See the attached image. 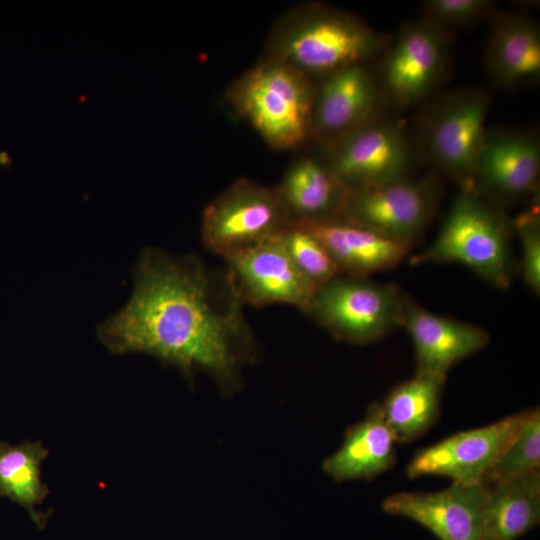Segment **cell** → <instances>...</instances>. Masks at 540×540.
Returning a JSON list of instances; mask_svg holds the SVG:
<instances>
[{
	"mask_svg": "<svg viewBox=\"0 0 540 540\" xmlns=\"http://www.w3.org/2000/svg\"><path fill=\"white\" fill-rule=\"evenodd\" d=\"M281 239L295 266L317 288L342 274L326 247L307 229L290 224Z\"/></svg>",
	"mask_w": 540,
	"mask_h": 540,
	"instance_id": "25",
	"label": "cell"
},
{
	"mask_svg": "<svg viewBox=\"0 0 540 540\" xmlns=\"http://www.w3.org/2000/svg\"><path fill=\"white\" fill-rule=\"evenodd\" d=\"M450 48L449 30L428 18L403 25L382 58L383 98L399 109L426 99L445 75Z\"/></svg>",
	"mask_w": 540,
	"mask_h": 540,
	"instance_id": "8",
	"label": "cell"
},
{
	"mask_svg": "<svg viewBox=\"0 0 540 540\" xmlns=\"http://www.w3.org/2000/svg\"><path fill=\"white\" fill-rule=\"evenodd\" d=\"M525 412L496 423L454 434L415 454L407 475L445 476L453 483L480 484L499 455L513 439Z\"/></svg>",
	"mask_w": 540,
	"mask_h": 540,
	"instance_id": "13",
	"label": "cell"
},
{
	"mask_svg": "<svg viewBox=\"0 0 540 540\" xmlns=\"http://www.w3.org/2000/svg\"><path fill=\"white\" fill-rule=\"evenodd\" d=\"M490 100L482 88L461 87L438 97L421 115L419 130L426 156L459 185L475 179Z\"/></svg>",
	"mask_w": 540,
	"mask_h": 540,
	"instance_id": "6",
	"label": "cell"
},
{
	"mask_svg": "<svg viewBox=\"0 0 540 540\" xmlns=\"http://www.w3.org/2000/svg\"><path fill=\"white\" fill-rule=\"evenodd\" d=\"M540 142L534 131L487 130L475 182L499 204L538 191Z\"/></svg>",
	"mask_w": 540,
	"mask_h": 540,
	"instance_id": "14",
	"label": "cell"
},
{
	"mask_svg": "<svg viewBox=\"0 0 540 540\" xmlns=\"http://www.w3.org/2000/svg\"><path fill=\"white\" fill-rule=\"evenodd\" d=\"M315 88L295 68L262 59L229 84L225 99L270 148L288 151L309 141Z\"/></svg>",
	"mask_w": 540,
	"mask_h": 540,
	"instance_id": "4",
	"label": "cell"
},
{
	"mask_svg": "<svg viewBox=\"0 0 540 540\" xmlns=\"http://www.w3.org/2000/svg\"><path fill=\"white\" fill-rule=\"evenodd\" d=\"M47 456L41 441L26 440L17 445L0 441V496L23 507L40 529L46 516L36 506L48 495L41 481V463Z\"/></svg>",
	"mask_w": 540,
	"mask_h": 540,
	"instance_id": "23",
	"label": "cell"
},
{
	"mask_svg": "<svg viewBox=\"0 0 540 540\" xmlns=\"http://www.w3.org/2000/svg\"><path fill=\"white\" fill-rule=\"evenodd\" d=\"M133 277L127 304L97 327L106 348L146 353L186 375L203 370L222 388L237 387L242 366L255 360L258 349L228 269L149 247Z\"/></svg>",
	"mask_w": 540,
	"mask_h": 540,
	"instance_id": "1",
	"label": "cell"
},
{
	"mask_svg": "<svg viewBox=\"0 0 540 540\" xmlns=\"http://www.w3.org/2000/svg\"><path fill=\"white\" fill-rule=\"evenodd\" d=\"M484 53L491 81L502 89L536 83L540 78V27L521 12H496L490 19Z\"/></svg>",
	"mask_w": 540,
	"mask_h": 540,
	"instance_id": "17",
	"label": "cell"
},
{
	"mask_svg": "<svg viewBox=\"0 0 540 540\" xmlns=\"http://www.w3.org/2000/svg\"><path fill=\"white\" fill-rule=\"evenodd\" d=\"M395 441L382 405L375 402L365 418L347 430L344 442L323 461L322 469L339 482L374 478L394 464Z\"/></svg>",
	"mask_w": 540,
	"mask_h": 540,
	"instance_id": "20",
	"label": "cell"
},
{
	"mask_svg": "<svg viewBox=\"0 0 540 540\" xmlns=\"http://www.w3.org/2000/svg\"><path fill=\"white\" fill-rule=\"evenodd\" d=\"M325 152L327 164L349 190L408 177L413 158L403 121L381 116L344 136Z\"/></svg>",
	"mask_w": 540,
	"mask_h": 540,
	"instance_id": "10",
	"label": "cell"
},
{
	"mask_svg": "<svg viewBox=\"0 0 540 540\" xmlns=\"http://www.w3.org/2000/svg\"><path fill=\"white\" fill-rule=\"evenodd\" d=\"M275 190L292 225L341 218L350 193L326 160L312 155L296 158Z\"/></svg>",
	"mask_w": 540,
	"mask_h": 540,
	"instance_id": "18",
	"label": "cell"
},
{
	"mask_svg": "<svg viewBox=\"0 0 540 540\" xmlns=\"http://www.w3.org/2000/svg\"><path fill=\"white\" fill-rule=\"evenodd\" d=\"M403 327L414 346L416 373L446 376L454 364L489 342L483 328L432 313L408 295Z\"/></svg>",
	"mask_w": 540,
	"mask_h": 540,
	"instance_id": "16",
	"label": "cell"
},
{
	"mask_svg": "<svg viewBox=\"0 0 540 540\" xmlns=\"http://www.w3.org/2000/svg\"><path fill=\"white\" fill-rule=\"evenodd\" d=\"M384 100L365 64H354L316 81L310 138L324 149L380 116Z\"/></svg>",
	"mask_w": 540,
	"mask_h": 540,
	"instance_id": "11",
	"label": "cell"
},
{
	"mask_svg": "<svg viewBox=\"0 0 540 540\" xmlns=\"http://www.w3.org/2000/svg\"><path fill=\"white\" fill-rule=\"evenodd\" d=\"M387 43L385 35L350 12L304 2L276 20L263 59L287 64L317 81L347 66L365 64Z\"/></svg>",
	"mask_w": 540,
	"mask_h": 540,
	"instance_id": "2",
	"label": "cell"
},
{
	"mask_svg": "<svg viewBox=\"0 0 540 540\" xmlns=\"http://www.w3.org/2000/svg\"><path fill=\"white\" fill-rule=\"evenodd\" d=\"M275 187L242 177L204 208L201 239L223 259L269 239L289 226Z\"/></svg>",
	"mask_w": 540,
	"mask_h": 540,
	"instance_id": "7",
	"label": "cell"
},
{
	"mask_svg": "<svg viewBox=\"0 0 540 540\" xmlns=\"http://www.w3.org/2000/svg\"><path fill=\"white\" fill-rule=\"evenodd\" d=\"M298 226L316 236L341 273L350 277L366 278L392 269L408 256L411 248V245L390 240L342 218Z\"/></svg>",
	"mask_w": 540,
	"mask_h": 540,
	"instance_id": "19",
	"label": "cell"
},
{
	"mask_svg": "<svg viewBox=\"0 0 540 540\" xmlns=\"http://www.w3.org/2000/svg\"><path fill=\"white\" fill-rule=\"evenodd\" d=\"M459 187L435 240L410 263L461 264L489 285L506 290L516 267L505 214L475 180Z\"/></svg>",
	"mask_w": 540,
	"mask_h": 540,
	"instance_id": "3",
	"label": "cell"
},
{
	"mask_svg": "<svg viewBox=\"0 0 540 540\" xmlns=\"http://www.w3.org/2000/svg\"><path fill=\"white\" fill-rule=\"evenodd\" d=\"M12 162V158L8 155L6 151L0 152V165L9 166Z\"/></svg>",
	"mask_w": 540,
	"mask_h": 540,
	"instance_id": "28",
	"label": "cell"
},
{
	"mask_svg": "<svg viewBox=\"0 0 540 540\" xmlns=\"http://www.w3.org/2000/svg\"><path fill=\"white\" fill-rule=\"evenodd\" d=\"M521 244L520 271L525 285L536 295L540 293V210L539 198L512 221Z\"/></svg>",
	"mask_w": 540,
	"mask_h": 540,
	"instance_id": "26",
	"label": "cell"
},
{
	"mask_svg": "<svg viewBox=\"0 0 540 540\" xmlns=\"http://www.w3.org/2000/svg\"><path fill=\"white\" fill-rule=\"evenodd\" d=\"M496 4L489 0H427L421 4V16L443 27H470L490 20Z\"/></svg>",
	"mask_w": 540,
	"mask_h": 540,
	"instance_id": "27",
	"label": "cell"
},
{
	"mask_svg": "<svg viewBox=\"0 0 540 540\" xmlns=\"http://www.w3.org/2000/svg\"><path fill=\"white\" fill-rule=\"evenodd\" d=\"M440 190L439 181L432 174L350 190L341 218L390 240L412 245L432 218Z\"/></svg>",
	"mask_w": 540,
	"mask_h": 540,
	"instance_id": "9",
	"label": "cell"
},
{
	"mask_svg": "<svg viewBox=\"0 0 540 540\" xmlns=\"http://www.w3.org/2000/svg\"><path fill=\"white\" fill-rule=\"evenodd\" d=\"M446 376L416 373L396 386L382 405L385 421L396 441L411 442L434 423Z\"/></svg>",
	"mask_w": 540,
	"mask_h": 540,
	"instance_id": "22",
	"label": "cell"
},
{
	"mask_svg": "<svg viewBox=\"0 0 540 540\" xmlns=\"http://www.w3.org/2000/svg\"><path fill=\"white\" fill-rule=\"evenodd\" d=\"M489 486L453 483L433 493L400 492L382 508L428 529L439 540H480L482 506Z\"/></svg>",
	"mask_w": 540,
	"mask_h": 540,
	"instance_id": "15",
	"label": "cell"
},
{
	"mask_svg": "<svg viewBox=\"0 0 540 540\" xmlns=\"http://www.w3.org/2000/svg\"><path fill=\"white\" fill-rule=\"evenodd\" d=\"M224 260L245 305L288 304L304 311L318 289L295 266L281 233Z\"/></svg>",
	"mask_w": 540,
	"mask_h": 540,
	"instance_id": "12",
	"label": "cell"
},
{
	"mask_svg": "<svg viewBox=\"0 0 540 540\" xmlns=\"http://www.w3.org/2000/svg\"><path fill=\"white\" fill-rule=\"evenodd\" d=\"M406 297L397 285L341 274L320 286L303 312L335 338L364 345L403 327Z\"/></svg>",
	"mask_w": 540,
	"mask_h": 540,
	"instance_id": "5",
	"label": "cell"
},
{
	"mask_svg": "<svg viewBox=\"0 0 540 540\" xmlns=\"http://www.w3.org/2000/svg\"><path fill=\"white\" fill-rule=\"evenodd\" d=\"M540 520V472L489 486L481 512L480 540H516Z\"/></svg>",
	"mask_w": 540,
	"mask_h": 540,
	"instance_id": "21",
	"label": "cell"
},
{
	"mask_svg": "<svg viewBox=\"0 0 540 540\" xmlns=\"http://www.w3.org/2000/svg\"><path fill=\"white\" fill-rule=\"evenodd\" d=\"M540 413L539 409L525 412L517 433L487 472L484 484L518 478L539 470Z\"/></svg>",
	"mask_w": 540,
	"mask_h": 540,
	"instance_id": "24",
	"label": "cell"
}]
</instances>
